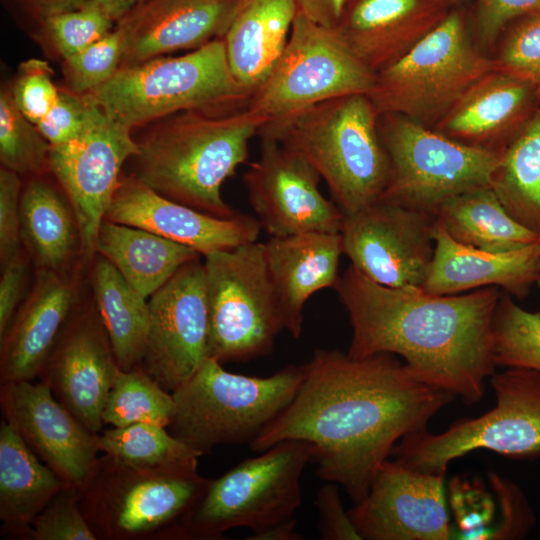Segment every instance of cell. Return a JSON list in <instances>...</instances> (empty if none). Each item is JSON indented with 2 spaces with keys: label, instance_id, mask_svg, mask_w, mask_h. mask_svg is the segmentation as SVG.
<instances>
[{
  "label": "cell",
  "instance_id": "7bdbcfd3",
  "mask_svg": "<svg viewBox=\"0 0 540 540\" xmlns=\"http://www.w3.org/2000/svg\"><path fill=\"white\" fill-rule=\"evenodd\" d=\"M52 78L53 71L46 61L29 59L20 65L10 89L18 109L35 125L50 112L58 99L60 88L55 86Z\"/></svg>",
  "mask_w": 540,
  "mask_h": 540
},
{
  "label": "cell",
  "instance_id": "bcb514c9",
  "mask_svg": "<svg viewBox=\"0 0 540 540\" xmlns=\"http://www.w3.org/2000/svg\"><path fill=\"white\" fill-rule=\"evenodd\" d=\"M20 175L1 167L0 170V261L5 265L22 252L21 181Z\"/></svg>",
  "mask_w": 540,
  "mask_h": 540
},
{
  "label": "cell",
  "instance_id": "ac0fdd59",
  "mask_svg": "<svg viewBox=\"0 0 540 540\" xmlns=\"http://www.w3.org/2000/svg\"><path fill=\"white\" fill-rule=\"evenodd\" d=\"M362 539L447 540L453 530L444 495V475L412 470L386 459L367 495L348 511Z\"/></svg>",
  "mask_w": 540,
  "mask_h": 540
},
{
  "label": "cell",
  "instance_id": "db71d44e",
  "mask_svg": "<svg viewBox=\"0 0 540 540\" xmlns=\"http://www.w3.org/2000/svg\"><path fill=\"white\" fill-rule=\"evenodd\" d=\"M453 7H471L473 0H445Z\"/></svg>",
  "mask_w": 540,
  "mask_h": 540
},
{
  "label": "cell",
  "instance_id": "30bf717a",
  "mask_svg": "<svg viewBox=\"0 0 540 540\" xmlns=\"http://www.w3.org/2000/svg\"><path fill=\"white\" fill-rule=\"evenodd\" d=\"M495 406L474 418H461L444 432L427 429L404 436L391 456L423 473L444 475L449 464L486 449L503 456H540V371L506 367L490 377Z\"/></svg>",
  "mask_w": 540,
  "mask_h": 540
},
{
  "label": "cell",
  "instance_id": "7c38bea8",
  "mask_svg": "<svg viewBox=\"0 0 540 540\" xmlns=\"http://www.w3.org/2000/svg\"><path fill=\"white\" fill-rule=\"evenodd\" d=\"M208 358L220 363L269 355L283 323L269 279L264 243L216 251L203 260Z\"/></svg>",
  "mask_w": 540,
  "mask_h": 540
},
{
  "label": "cell",
  "instance_id": "83f0119b",
  "mask_svg": "<svg viewBox=\"0 0 540 540\" xmlns=\"http://www.w3.org/2000/svg\"><path fill=\"white\" fill-rule=\"evenodd\" d=\"M297 13L295 0H240L222 39L230 71L250 96L282 54Z\"/></svg>",
  "mask_w": 540,
  "mask_h": 540
},
{
  "label": "cell",
  "instance_id": "11a10c76",
  "mask_svg": "<svg viewBox=\"0 0 540 540\" xmlns=\"http://www.w3.org/2000/svg\"><path fill=\"white\" fill-rule=\"evenodd\" d=\"M537 285L540 287V265H539V277H538V280H537Z\"/></svg>",
  "mask_w": 540,
  "mask_h": 540
},
{
  "label": "cell",
  "instance_id": "ffe728a7",
  "mask_svg": "<svg viewBox=\"0 0 540 540\" xmlns=\"http://www.w3.org/2000/svg\"><path fill=\"white\" fill-rule=\"evenodd\" d=\"M119 370L109 337L93 305L76 307L39 378L89 430L100 433L105 402Z\"/></svg>",
  "mask_w": 540,
  "mask_h": 540
},
{
  "label": "cell",
  "instance_id": "d6a6232c",
  "mask_svg": "<svg viewBox=\"0 0 540 540\" xmlns=\"http://www.w3.org/2000/svg\"><path fill=\"white\" fill-rule=\"evenodd\" d=\"M94 305L123 371L142 366L148 334V299L141 296L104 257L92 272Z\"/></svg>",
  "mask_w": 540,
  "mask_h": 540
},
{
  "label": "cell",
  "instance_id": "c3c4849f",
  "mask_svg": "<svg viewBox=\"0 0 540 540\" xmlns=\"http://www.w3.org/2000/svg\"><path fill=\"white\" fill-rule=\"evenodd\" d=\"M0 277V338L23 302L28 282V261L23 252L1 266Z\"/></svg>",
  "mask_w": 540,
  "mask_h": 540
},
{
  "label": "cell",
  "instance_id": "4316f807",
  "mask_svg": "<svg viewBox=\"0 0 540 540\" xmlns=\"http://www.w3.org/2000/svg\"><path fill=\"white\" fill-rule=\"evenodd\" d=\"M264 249L283 328L299 338L306 301L322 289L335 288L339 280L341 234L310 232L270 237Z\"/></svg>",
  "mask_w": 540,
  "mask_h": 540
},
{
  "label": "cell",
  "instance_id": "3957f363",
  "mask_svg": "<svg viewBox=\"0 0 540 540\" xmlns=\"http://www.w3.org/2000/svg\"><path fill=\"white\" fill-rule=\"evenodd\" d=\"M266 123L247 106L172 114L137 141L133 176L173 201L234 217L238 212L224 201L222 186L246 162L250 140Z\"/></svg>",
  "mask_w": 540,
  "mask_h": 540
},
{
  "label": "cell",
  "instance_id": "ba28073f",
  "mask_svg": "<svg viewBox=\"0 0 540 540\" xmlns=\"http://www.w3.org/2000/svg\"><path fill=\"white\" fill-rule=\"evenodd\" d=\"M304 440H284L211 482L165 539L214 540L245 527L258 533L294 518L302 503L301 475L313 460Z\"/></svg>",
  "mask_w": 540,
  "mask_h": 540
},
{
  "label": "cell",
  "instance_id": "277c9868",
  "mask_svg": "<svg viewBox=\"0 0 540 540\" xmlns=\"http://www.w3.org/2000/svg\"><path fill=\"white\" fill-rule=\"evenodd\" d=\"M378 116L366 94H351L266 123L258 136L278 140L305 158L347 216L378 201L387 186L389 164Z\"/></svg>",
  "mask_w": 540,
  "mask_h": 540
},
{
  "label": "cell",
  "instance_id": "d590c367",
  "mask_svg": "<svg viewBox=\"0 0 540 540\" xmlns=\"http://www.w3.org/2000/svg\"><path fill=\"white\" fill-rule=\"evenodd\" d=\"M174 412L172 392L165 390L140 366L119 370L107 396L103 423L124 427L152 423L168 427Z\"/></svg>",
  "mask_w": 540,
  "mask_h": 540
},
{
  "label": "cell",
  "instance_id": "ab89813d",
  "mask_svg": "<svg viewBox=\"0 0 540 540\" xmlns=\"http://www.w3.org/2000/svg\"><path fill=\"white\" fill-rule=\"evenodd\" d=\"M123 41L115 28L79 53L64 59L66 89L88 94L108 81L120 68Z\"/></svg>",
  "mask_w": 540,
  "mask_h": 540
},
{
  "label": "cell",
  "instance_id": "e575fe53",
  "mask_svg": "<svg viewBox=\"0 0 540 540\" xmlns=\"http://www.w3.org/2000/svg\"><path fill=\"white\" fill-rule=\"evenodd\" d=\"M166 428L152 423H135L106 429L98 435L99 451L142 467H198V459L203 454Z\"/></svg>",
  "mask_w": 540,
  "mask_h": 540
},
{
  "label": "cell",
  "instance_id": "e0dca14e",
  "mask_svg": "<svg viewBox=\"0 0 540 540\" xmlns=\"http://www.w3.org/2000/svg\"><path fill=\"white\" fill-rule=\"evenodd\" d=\"M142 367L173 392L208 358V302L200 256L180 267L148 299Z\"/></svg>",
  "mask_w": 540,
  "mask_h": 540
},
{
  "label": "cell",
  "instance_id": "ee69618b",
  "mask_svg": "<svg viewBox=\"0 0 540 540\" xmlns=\"http://www.w3.org/2000/svg\"><path fill=\"white\" fill-rule=\"evenodd\" d=\"M97 108L87 94L60 88L55 105L36 126L51 146L62 145L85 131Z\"/></svg>",
  "mask_w": 540,
  "mask_h": 540
},
{
  "label": "cell",
  "instance_id": "f6af8a7d",
  "mask_svg": "<svg viewBox=\"0 0 540 540\" xmlns=\"http://www.w3.org/2000/svg\"><path fill=\"white\" fill-rule=\"evenodd\" d=\"M540 12V0H473L470 7L474 38L487 52L514 19Z\"/></svg>",
  "mask_w": 540,
  "mask_h": 540
},
{
  "label": "cell",
  "instance_id": "816d5d0a",
  "mask_svg": "<svg viewBox=\"0 0 540 540\" xmlns=\"http://www.w3.org/2000/svg\"><path fill=\"white\" fill-rule=\"evenodd\" d=\"M296 520L292 518L258 533H252L247 539L251 540H297L301 535L296 532Z\"/></svg>",
  "mask_w": 540,
  "mask_h": 540
},
{
  "label": "cell",
  "instance_id": "9c48e42d",
  "mask_svg": "<svg viewBox=\"0 0 540 540\" xmlns=\"http://www.w3.org/2000/svg\"><path fill=\"white\" fill-rule=\"evenodd\" d=\"M210 482L197 467L149 468L103 454L78 491L98 539H165Z\"/></svg>",
  "mask_w": 540,
  "mask_h": 540
},
{
  "label": "cell",
  "instance_id": "8d00e7d4",
  "mask_svg": "<svg viewBox=\"0 0 540 540\" xmlns=\"http://www.w3.org/2000/svg\"><path fill=\"white\" fill-rule=\"evenodd\" d=\"M494 359L497 366L540 371V312H530L501 293L493 319Z\"/></svg>",
  "mask_w": 540,
  "mask_h": 540
},
{
  "label": "cell",
  "instance_id": "8fae6325",
  "mask_svg": "<svg viewBox=\"0 0 540 540\" xmlns=\"http://www.w3.org/2000/svg\"><path fill=\"white\" fill-rule=\"evenodd\" d=\"M378 131L389 164L380 199L434 217L447 200L491 186L502 154L459 142L396 114H379Z\"/></svg>",
  "mask_w": 540,
  "mask_h": 540
},
{
  "label": "cell",
  "instance_id": "5b68a950",
  "mask_svg": "<svg viewBox=\"0 0 540 540\" xmlns=\"http://www.w3.org/2000/svg\"><path fill=\"white\" fill-rule=\"evenodd\" d=\"M87 95L130 129L184 111L243 107L250 97L230 71L222 38L180 56L120 67Z\"/></svg>",
  "mask_w": 540,
  "mask_h": 540
},
{
  "label": "cell",
  "instance_id": "b9f144b4",
  "mask_svg": "<svg viewBox=\"0 0 540 540\" xmlns=\"http://www.w3.org/2000/svg\"><path fill=\"white\" fill-rule=\"evenodd\" d=\"M16 536L26 540H97L86 520L79 491L65 487Z\"/></svg>",
  "mask_w": 540,
  "mask_h": 540
},
{
  "label": "cell",
  "instance_id": "484cf974",
  "mask_svg": "<svg viewBox=\"0 0 540 540\" xmlns=\"http://www.w3.org/2000/svg\"><path fill=\"white\" fill-rule=\"evenodd\" d=\"M434 255L422 289L451 295L484 287H501L517 299L526 298L537 283L540 241L505 252H490L452 239L436 221Z\"/></svg>",
  "mask_w": 540,
  "mask_h": 540
},
{
  "label": "cell",
  "instance_id": "681fc988",
  "mask_svg": "<svg viewBox=\"0 0 540 540\" xmlns=\"http://www.w3.org/2000/svg\"><path fill=\"white\" fill-rule=\"evenodd\" d=\"M88 0H11L28 17L39 24L52 15L75 10Z\"/></svg>",
  "mask_w": 540,
  "mask_h": 540
},
{
  "label": "cell",
  "instance_id": "f907efd6",
  "mask_svg": "<svg viewBox=\"0 0 540 540\" xmlns=\"http://www.w3.org/2000/svg\"><path fill=\"white\" fill-rule=\"evenodd\" d=\"M298 11L310 20L334 28L346 0H295Z\"/></svg>",
  "mask_w": 540,
  "mask_h": 540
},
{
  "label": "cell",
  "instance_id": "7dc6e473",
  "mask_svg": "<svg viewBox=\"0 0 540 540\" xmlns=\"http://www.w3.org/2000/svg\"><path fill=\"white\" fill-rule=\"evenodd\" d=\"M319 531L325 540H361L349 512L344 510L338 485L333 482L321 486L317 492Z\"/></svg>",
  "mask_w": 540,
  "mask_h": 540
},
{
  "label": "cell",
  "instance_id": "d6986e66",
  "mask_svg": "<svg viewBox=\"0 0 540 540\" xmlns=\"http://www.w3.org/2000/svg\"><path fill=\"white\" fill-rule=\"evenodd\" d=\"M31 381L1 383L3 417L67 486L79 489L99 457V433L60 403L45 382Z\"/></svg>",
  "mask_w": 540,
  "mask_h": 540
},
{
  "label": "cell",
  "instance_id": "60d3db41",
  "mask_svg": "<svg viewBox=\"0 0 540 540\" xmlns=\"http://www.w3.org/2000/svg\"><path fill=\"white\" fill-rule=\"evenodd\" d=\"M63 59L69 58L112 30L113 21L92 1L47 17L39 24Z\"/></svg>",
  "mask_w": 540,
  "mask_h": 540
},
{
  "label": "cell",
  "instance_id": "f546056e",
  "mask_svg": "<svg viewBox=\"0 0 540 540\" xmlns=\"http://www.w3.org/2000/svg\"><path fill=\"white\" fill-rule=\"evenodd\" d=\"M96 254L107 259L144 298L149 299L184 264L200 254L147 230L104 219Z\"/></svg>",
  "mask_w": 540,
  "mask_h": 540
},
{
  "label": "cell",
  "instance_id": "f1b7e54d",
  "mask_svg": "<svg viewBox=\"0 0 540 540\" xmlns=\"http://www.w3.org/2000/svg\"><path fill=\"white\" fill-rule=\"evenodd\" d=\"M20 220L22 246L37 269L65 271L77 253L82 255L74 209L65 192L42 175L22 191Z\"/></svg>",
  "mask_w": 540,
  "mask_h": 540
},
{
  "label": "cell",
  "instance_id": "f5cc1de1",
  "mask_svg": "<svg viewBox=\"0 0 540 540\" xmlns=\"http://www.w3.org/2000/svg\"><path fill=\"white\" fill-rule=\"evenodd\" d=\"M113 22H118L146 0H92Z\"/></svg>",
  "mask_w": 540,
  "mask_h": 540
},
{
  "label": "cell",
  "instance_id": "74e56055",
  "mask_svg": "<svg viewBox=\"0 0 540 540\" xmlns=\"http://www.w3.org/2000/svg\"><path fill=\"white\" fill-rule=\"evenodd\" d=\"M50 143L16 106L11 90L0 93V161L18 175H43L49 170Z\"/></svg>",
  "mask_w": 540,
  "mask_h": 540
},
{
  "label": "cell",
  "instance_id": "8992f818",
  "mask_svg": "<svg viewBox=\"0 0 540 540\" xmlns=\"http://www.w3.org/2000/svg\"><path fill=\"white\" fill-rule=\"evenodd\" d=\"M494 68L491 54L474 38L470 7H454L405 55L375 74L367 96L378 114L434 128Z\"/></svg>",
  "mask_w": 540,
  "mask_h": 540
},
{
  "label": "cell",
  "instance_id": "2e32d148",
  "mask_svg": "<svg viewBox=\"0 0 540 540\" xmlns=\"http://www.w3.org/2000/svg\"><path fill=\"white\" fill-rule=\"evenodd\" d=\"M260 226L270 237L340 233L344 214L319 188L316 170L298 152L260 137V154L242 177Z\"/></svg>",
  "mask_w": 540,
  "mask_h": 540
},
{
  "label": "cell",
  "instance_id": "44dd1931",
  "mask_svg": "<svg viewBox=\"0 0 540 540\" xmlns=\"http://www.w3.org/2000/svg\"><path fill=\"white\" fill-rule=\"evenodd\" d=\"M104 219L147 230L202 256L255 242L261 230L256 217L203 213L164 197L133 175L120 179Z\"/></svg>",
  "mask_w": 540,
  "mask_h": 540
},
{
  "label": "cell",
  "instance_id": "836d02e7",
  "mask_svg": "<svg viewBox=\"0 0 540 540\" xmlns=\"http://www.w3.org/2000/svg\"><path fill=\"white\" fill-rule=\"evenodd\" d=\"M491 188L513 219L540 235V109L502 152Z\"/></svg>",
  "mask_w": 540,
  "mask_h": 540
},
{
  "label": "cell",
  "instance_id": "f35d334b",
  "mask_svg": "<svg viewBox=\"0 0 540 540\" xmlns=\"http://www.w3.org/2000/svg\"><path fill=\"white\" fill-rule=\"evenodd\" d=\"M493 50L495 68L527 79L540 94V12L512 20Z\"/></svg>",
  "mask_w": 540,
  "mask_h": 540
},
{
  "label": "cell",
  "instance_id": "1f68e13d",
  "mask_svg": "<svg viewBox=\"0 0 540 540\" xmlns=\"http://www.w3.org/2000/svg\"><path fill=\"white\" fill-rule=\"evenodd\" d=\"M435 219L456 242L485 251H511L540 241L508 214L491 186L447 200Z\"/></svg>",
  "mask_w": 540,
  "mask_h": 540
},
{
  "label": "cell",
  "instance_id": "9a60e30c",
  "mask_svg": "<svg viewBox=\"0 0 540 540\" xmlns=\"http://www.w3.org/2000/svg\"><path fill=\"white\" fill-rule=\"evenodd\" d=\"M131 131L98 106L78 138L50 147L49 170L74 209L86 259L96 254L97 233L119 185L121 168L138 151Z\"/></svg>",
  "mask_w": 540,
  "mask_h": 540
},
{
  "label": "cell",
  "instance_id": "4dcf8cb0",
  "mask_svg": "<svg viewBox=\"0 0 540 540\" xmlns=\"http://www.w3.org/2000/svg\"><path fill=\"white\" fill-rule=\"evenodd\" d=\"M67 485L5 419L0 425V519L16 536Z\"/></svg>",
  "mask_w": 540,
  "mask_h": 540
},
{
  "label": "cell",
  "instance_id": "6da1fadb",
  "mask_svg": "<svg viewBox=\"0 0 540 540\" xmlns=\"http://www.w3.org/2000/svg\"><path fill=\"white\" fill-rule=\"evenodd\" d=\"M303 369L291 403L249 447L262 452L284 440L310 442L318 477L342 486L354 503L367 495L395 445L427 429L456 398L419 380L390 353L355 358L317 349Z\"/></svg>",
  "mask_w": 540,
  "mask_h": 540
},
{
  "label": "cell",
  "instance_id": "603a6c76",
  "mask_svg": "<svg viewBox=\"0 0 540 540\" xmlns=\"http://www.w3.org/2000/svg\"><path fill=\"white\" fill-rule=\"evenodd\" d=\"M453 8L445 0H346L334 29L376 74L438 27Z\"/></svg>",
  "mask_w": 540,
  "mask_h": 540
},
{
  "label": "cell",
  "instance_id": "cb8c5ba5",
  "mask_svg": "<svg viewBox=\"0 0 540 540\" xmlns=\"http://www.w3.org/2000/svg\"><path fill=\"white\" fill-rule=\"evenodd\" d=\"M540 109L533 83L494 68L433 128L459 142L503 152Z\"/></svg>",
  "mask_w": 540,
  "mask_h": 540
},
{
  "label": "cell",
  "instance_id": "7a4b0ae2",
  "mask_svg": "<svg viewBox=\"0 0 540 540\" xmlns=\"http://www.w3.org/2000/svg\"><path fill=\"white\" fill-rule=\"evenodd\" d=\"M334 289L352 327L350 356L394 354L419 380L466 404L482 399L485 381L497 367L498 287L435 295L420 287L378 284L349 265Z\"/></svg>",
  "mask_w": 540,
  "mask_h": 540
},
{
  "label": "cell",
  "instance_id": "d4e9b609",
  "mask_svg": "<svg viewBox=\"0 0 540 540\" xmlns=\"http://www.w3.org/2000/svg\"><path fill=\"white\" fill-rule=\"evenodd\" d=\"M77 290L65 271L38 268L33 285L0 338V382L39 377L66 322Z\"/></svg>",
  "mask_w": 540,
  "mask_h": 540
},
{
  "label": "cell",
  "instance_id": "52a82bcc",
  "mask_svg": "<svg viewBox=\"0 0 540 540\" xmlns=\"http://www.w3.org/2000/svg\"><path fill=\"white\" fill-rule=\"evenodd\" d=\"M303 376V365L258 377L229 372L207 358L172 392L169 432L203 455L220 444H249L291 403Z\"/></svg>",
  "mask_w": 540,
  "mask_h": 540
},
{
  "label": "cell",
  "instance_id": "7402d4cb",
  "mask_svg": "<svg viewBox=\"0 0 540 540\" xmlns=\"http://www.w3.org/2000/svg\"><path fill=\"white\" fill-rule=\"evenodd\" d=\"M240 0H146L116 23L123 41L120 67L222 38Z\"/></svg>",
  "mask_w": 540,
  "mask_h": 540
},
{
  "label": "cell",
  "instance_id": "4fadbf2b",
  "mask_svg": "<svg viewBox=\"0 0 540 540\" xmlns=\"http://www.w3.org/2000/svg\"><path fill=\"white\" fill-rule=\"evenodd\" d=\"M374 78L334 28L298 11L282 54L246 106L277 122L332 98L367 95Z\"/></svg>",
  "mask_w": 540,
  "mask_h": 540
},
{
  "label": "cell",
  "instance_id": "5bb4252c",
  "mask_svg": "<svg viewBox=\"0 0 540 540\" xmlns=\"http://www.w3.org/2000/svg\"><path fill=\"white\" fill-rule=\"evenodd\" d=\"M434 222L428 213L380 199L344 216L343 254L378 284L421 288L434 255Z\"/></svg>",
  "mask_w": 540,
  "mask_h": 540
}]
</instances>
